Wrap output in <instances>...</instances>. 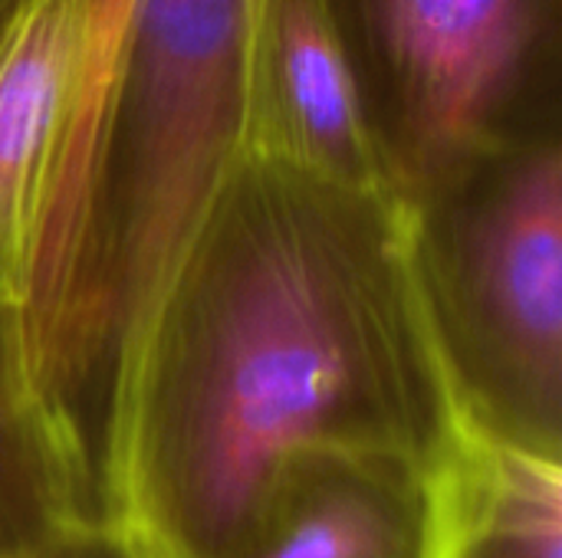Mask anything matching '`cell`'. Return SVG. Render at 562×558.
<instances>
[{"label":"cell","mask_w":562,"mask_h":558,"mask_svg":"<svg viewBox=\"0 0 562 558\" xmlns=\"http://www.w3.org/2000/svg\"><path fill=\"white\" fill-rule=\"evenodd\" d=\"M435 470L379 460L313 467L277 497L237 558H425Z\"/></svg>","instance_id":"9c48e42d"},{"label":"cell","mask_w":562,"mask_h":558,"mask_svg":"<svg viewBox=\"0 0 562 558\" xmlns=\"http://www.w3.org/2000/svg\"><path fill=\"white\" fill-rule=\"evenodd\" d=\"M468 411L418 207L240 151L102 414L99 520L132 558H237L296 477L431 474Z\"/></svg>","instance_id":"6da1fadb"},{"label":"cell","mask_w":562,"mask_h":558,"mask_svg":"<svg viewBox=\"0 0 562 558\" xmlns=\"http://www.w3.org/2000/svg\"><path fill=\"white\" fill-rule=\"evenodd\" d=\"M395 187L560 135L562 0H326Z\"/></svg>","instance_id":"3957f363"},{"label":"cell","mask_w":562,"mask_h":558,"mask_svg":"<svg viewBox=\"0 0 562 558\" xmlns=\"http://www.w3.org/2000/svg\"><path fill=\"white\" fill-rule=\"evenodd\" d=\"M425 558H562V451L471 408L431 477Z\"/></svg>","instance_id":"52a82bcc"},{"label":"cell","mask_w":562,"mask_h":558,"mask_svg":"<svg viewBox=\"0 0 562 558\" xmlns=\"http://www.w3.org/2000/svg\"><path fill=\"white\" fill-rule=\"evenodd\" d=\"M254 0H135L105 118L109 349L99 421L244 138Z\"/></svg>","instance_id":"7a4b0ae2"},{"label":"cell","mask_w":562,"mask_h":558,"mask_svg":"<svg viewBox=\"0 0 562 558\" xmlns=\"http://www.w3.org/2000/svg\"><path fill=\"white\" fill-rule=\"evenodd\" d=\"M0 558H132L105 529L99 533H82V536H69V539H56L46 546H33V549H13V553H0Z\"/></svg>","instance_id":"8fae6325"},{"label":"cell","mask_w":562,"mask_h":558,"mask_svg":"<svg viewBox=\"0 0 562 558\" xmlns=\"http://www.w3.org/2000/svg\"><path fill=\"white\" fill-rule=\"evenodd\" d=\"M0 464L3 467H13V470H30L36 477H43L56 493L59 500L76 510L66 493L56 487L53 474L46 470L36 444L30 441L23 421L16 418V408H13V398H10V388H7V362H3V329H0ZM3 493V490H0ZM79 516H86L82 510H76ZM89 520V516H86ZM95 523V520H92ZM82 533H95V529H63V526H53L13 503H7L0 497V553H10V549H33V546H46V543H56V539H69V536H82Z\"/></svg>","instance_id":"30bf717a"},{"label":"cell","mask_w":562,"mask_h":558,"mask_svg":"<svg viewBox=\"0 0 562 558\" xmlns=\"http://www.w3.org/2000/svg\"><path fill=\"white\" fill-rule=\"evenodd\" d=\"M415 207L471 408L562 451V132L481 158Z\"/></svg>","instance_id":"277c9868"},{"label":"cell","mask_w":562,"mask_h":558,"mask_svg":"<svg viewBox=\"0 0 562 558\" xmlns=\"http://www.w3.org/2000/svg\"><path fill=\"white\" fill-rule=\"evenodd\" d=\"M79 46V0H26L0 53V329L16 306L23 263L63 128Z\"/></svg>","instance_id":"ba28073f"},{"label":"cell","mask_w":562,"mask_h":558,"mask_svg":"<svg viewBox=\"0 0 562 558\" xmlns=\"http://www.w3.org/2000/svg\"><path fill=\"white\" fill-rule=\"evenodd\" d=\"M240 151L352 187L398 191L326 0H254Z\"/></svg>","instance_id":"8992f818"},{"label":"cell","mask_w":562,"mask_h":558,"mask_svg":"<svg viewBox=\"0 0 562 558\" xmlns=\"http://www.w3.org/2000/svg\"><path fill=\"white\" fill-rule=\"evenodd\" d=\"M23 7H26V0H0V53H3V46H7V39H10Z\"/></svg>","instance_id":"7c38bea8"},{"label":"cell","mask_w":562,"mask_h":558,"mask_svg":"<svg viewBox=\"0 0 562 558\" xmlns=\"http://www.w3.org/2000/svg\"><path fill=\"white\" fill-rule=\"evenodd\" d=\"M132 7L135 0H79L72 89L10 316L20 358L43 372L79 365L109 326L102 161Z\"/></svg>","instance_id":"5b68a950"}]
</instances>
